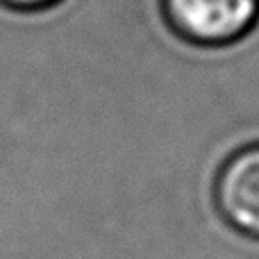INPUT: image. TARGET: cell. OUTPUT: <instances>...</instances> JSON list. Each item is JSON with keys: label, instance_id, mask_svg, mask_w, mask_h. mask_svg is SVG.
Returning a JSON list of instances; mask_svg holds the SVG:
<instances>
[{"label": "cell", "instance_id": "3957f363", "mask_svg": "<svg viewBox=\"0 0 259 259\" xmlns=\"http://www.w3.org/2000/svg\"><path fill=\"white\" fill-rule=\"evenodd\" d=\"M211 202L230 230L259 241V141L223 157L211 180Z\"/></svg>", "mask_w": 259, "mask_h": 259}, {"label": "cell", "instance_id": "7a4b0ae2", "mask_svg": "<svg viewBox=\"0 0 259 259\" xmlns=\"http://www.w3.org/2000/svg\"><path fill=\"white\" fill-rule=\"evenodd\" d=\"M164 12L184 41L225 50L255 30L259 0H164Z\"/></svg>", "mask_w": 259, "mask_h": 259}, {"label": "cell", "instance_id": "277c9868", "mask_svg": "<svg viewBox=\"0 0 259 259\" xmlns=\"http://www.w3.org/2000/svg\"><path fill=\"white\" fill-rule=\"evenodd\" d=\"M3 3L12 5V7H25V9H34V7H44V5L55 3V0H3Z\"/></svg>", "mask_w": 259, "mask_h": 259}, {"label": "cell", "instance_id": "6da1fadb", "mask_svg": "<svg viewBox=\"0 0 259 259\" xmlns=\"http://www.w3.org/2000/svg\"><path fill=\"white\" fill-rule=\"evenodd\" d=\"M116 0H0V173H21L89 134L121 66Z\"/></svg>", "mask_w": 259, "mask_h": 259}]
</instances>
